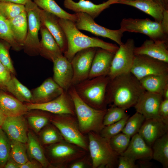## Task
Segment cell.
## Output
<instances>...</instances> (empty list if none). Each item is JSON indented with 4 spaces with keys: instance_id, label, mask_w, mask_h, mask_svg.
<instances>
[{
    "instance_id": "obj_1",
    "label": "cell",
    "mask_w": 168,
    "mask_h": 168,
    "mask_svg": "<svg viewBox=\"0 0 168 168\" xmlns=\"http://www.w3.org/2000/svg\"><path fill=\"white\" fill-rule=\"evenodd\" d=\"M145 91L139 80L131 72L123 74L110 79L106 102L126 110L133 107Z\"/></svg>"
},
{
    "instance_id": "obj_2",
    "label": "cell",
    "mask_w": 168,
    "mask_h": 168,
    "mask_svg": "<svg viewBox=\"0 0 168 168\" xmlns=\"http://www.w3.org/2000/svg\"><path fill=\"white\" fill-rule=\"evenodd\" d=\"M58 21L64 32L67 42V48L64 56L70 62L77 52L85 49L99 48L114 53L119 49V47L116 44L85 35L79 31L75 22L72 21L59 18Z\"/></svg>"
},
{
    "instance_id": "obj_3",
    "label": "cell",
    "mask_w": 168,
    "mask_h": 168,
    "mask_svg": "<svg viewBox=\"0 0 168 168\" xmlns=\"http://www.w3.org/2000/svg\"><path fill=\"white\" fill-rule=\"evenodd\" d=\"M73 103L79 129L83 134L93 132L100 134L105 126L103 121L106 110L93 108L83 101L77 95L73 86L68 90Z\"/></svg>"
},
{
    "instance_id": "obj_4",
    "label": "cell",
    "mask_w": 168,
    "mask_h": 168,
    "mask_svg": "<svg viewBox=\"0 0 168 168\" xmlns=\"http://www.w3.org/2000/svg\"><path fill=\"white\" fill-rule=\"evenodd\" d=\"M108 76H101L86 79L73 86L77 95L91 107L107 109V88L110 81Z\"/></svg>"
},
{
    "instance_id": "obj_5",
    "label": "cell",
    "mask_w": 168,
    "mask_h": 168,
    "mask_svg": "<svg viewBox=\"0 0 168 168\" xmlns=\"http://www.w3.org/2000/svg\"><path fill=\"white\" fill-rule=\"evenodd\" d=\"M88 149L93 168H112L118 166L119 155L111 148L109 140L98 133H88Z\"/></svg>"
},
{
    "instance_id": "obj_6",
    "label": "cell",
    "mask_w": 168,
    "mask_h": 168,
    "mask_svg": "<svg viewBox=\"0 0 168 168\" xmlns=\"http://www.w3.org/2000/svg\"><path fill=\"white\" fill-rule=\"evenodd\" d=\"M75 115L70 114H55L50 121L58 129L64 140L75 144L85 151L88 145L80 131Z\"/></svg>"
},
{
    "instance_id": "obj_7",
    "label": "cell",
    "mask_w": 168,
    "mask_h": 168,
    "mask_svg": "<svg viewBox=\"0 0 168 168\" xmlns=\"http://www.w3.org/2000/svg\"><path fill=\"white\" fill-rule=\"evenodd\" d=\"M28 22L27 32L23 49L30 56L39 54L40 42L38 34L41 22L40 16L41 9L32 0L25 5Z\"/></svg>"
},
{
    "instance_id": "obj_8",
    "label": "cell",
    "mask_w": 168,
    "mask_h": 168,
    "mask_svg": "<svg viewBox=\"0 0 168 168\" xmlns=\"http://www.w3.org/2000/svg\"><path fill=\"white\" fill-rule=\"evenodd\" d=\"M124 32L144 34L154 41H161L168 44V36L163 32L160 23L149 18H124L120 23Z\"/></svg>"
},
{
    "instance_id": "obj_9",
    "label": "cell",
    "mask_w": 168,
    "mask_h": 168,
    "mask_svg": "<svg viewBox=\"0 0 168 168\" xmlns=\"http://www.w3.org/2000/svg\"><path fill=\"white\" fill-rule=\"evenodd\" d=\"M135 43L133 39H128L125 43L119 46L113 58L109 73L110 79L123 74L130 72L135 55Z\"/></svg>"
},
{
    "instance_id": "obj_10",
    "label": "cell",
    "mask_w": 168,
    "mask_h": 168,
    "mask_svg": "<svg viewBox=\"0 0 168 168\" xmlns=\"http://www.w3.org/2000/svg\"><path fill=\"white\" fill-rule=\"evenodd\" d=\"M75 14V24L79 30H86L96 35L109 38L119 46L124 43L122 38L125 32L121 28L117 30L110 29L96 23L94 19L86 13L77 12Z\"/></svg>"
},
{
    "instance_id": "obj_11",
    "label": "cell",
    "mask_w": 168,
    "mask_h": 168,
    "mask_svg": "<svg viewBox=\"0 0 168 168\" xmlns=\"http://www.w3.org/2000/svg\"><path fill=\"white\" fill-rule=\"evenodd\" d=\"M85 150L65 140L51 144L47 149V153L52 163L65 165L82 158Z\"/></svg>"
},
{
    "instance_id": "obj_12",
    "label": "cell",
    "mask_w": 168,
    "mask_h": 168,
    "mask_svg": "<svg viewBox=\"0 0 168 168\" xmlns=\"http://www.w3.org/2000/svg\"><path fill=\"white\" fill-rule=\"evenodd\" d=\"M130 72L139 80L149 75L168 73V63L145 55H135Z\"/></svg>"
},
{
    "instance_id": "obj_13",
    "label": "cell",
    "mask_w": 168,
    "mask_h": 168,
    "mask_svg": "<svg viewBox=\"0 0 168 168\" xmlns=\"http://www.w3.org/2000/svg\"><path fill=\"white\" fill-rule=\"evenodd\" d=\"M28 110H39L54 114H70L75 115L74 104L68 91L55 99L42 103H28L25 104Z\"/></svg>"
},
{
    "instance_id": "obj_14",
    "label": "cell",
    "mask_w": 168,
    "mask_h": 168,
    "mask_svg": "<svg viewBox=\"0 0 168 168\" xmlns=\"http://www.w3.org/2000/svg\"><path fill=\"white\" fill-rule=\"evenodd\" d=\"M97 48L82 50L74 55L71 63L73 71L72 86L88 78L93 59Z\"/></svg>"
},
{
    "instance_id": "obj_15",
    "label": "cell",
    "mask_w": 168,
    "mask_h": 168,
    "mask_svg": "<svg viewBox=\"0 0 168 168\" xmlns=\"http://www.w3.org/2000/svg\"><path fill=\"white\" fill-rule=\"evenodd\" d=\"M163 100L161 94L145 91L133 106L145 119H160L159 114L160 105Z\"/></svg>"
},
{
    "instance_id": "obj_16",
    "label": "cell",
    "mask_w": 168,
    "mask_h": 168,
    "mask_svg": "<svg viewBox=\"0 0 168 168\" xmlns=\"http://www.w3.org/2000/svg\"><path fill=\"white\" fill-rule=\"evenodd\" d=\"M23 116L6 117L1 128L11 140L26 143L28 123Z\"/></svg>"
},
{
    "instance_id": "obj_17",
    "label": "cell",
    "mask_w": 168,
    "mask_h": 168,
    "mask_svg": "<svg viewBox=\"0 0 168 168\" xmlns=\"http://www.w3.org/2000/svg\"><path fill=\"white\" fill-rule=\"evenodd\" d=\"M119 0H108L102 3L96 4L89 0H79L76 2L73 0H64L65 8L77 12L86 13L93 19L98 17L104 10L110 5L118 4Z\"/></svg>"
},
{
    "instance_id": "obj_18",
    "label": "cell",
    "mask_w": 168,
    "mask_h": 168,
    "mask_svg": "<svg viewBox=\"0 0 168 168\" xmlns=\"http://www.w3.org/2000/svg\"><path fill=\"white\" fill-rule=\"evenodd\" d=\"M168 132V124L161 119H145L138 133L152 147L155 141Z\"/></svg>"
},
{
    "instance_id": "obj_19",
    "label": "cell",
    "mask_w": 168,
    "mask_h": 168,
    "mask_svg": "<svg viewBox=\"0 0 168 168\" xmlns=\"http://www.w3.org/2000/svg\"><path fill=\"white\" fill-rule=\"evenodd\" d=\"M54 81L64 91L72 86L73 71L71 62L64 55L53 62Z\"/></svg>"
},
{
    "instance_id": "obj_20",
    "label": "cell",
    "mask_w": 168,
    "mask_h": 168,
    "mask_svg": "<svg viewBox=\"0 0 168 168\" xmlns=\"http://www.w3.org/2000/svg\"><path fill=\"white\" fill-rule=\"evenodd\" d=\"M64 90L50 77L31 92V102L42 103L50 101L60 96Z\"/></svg>"
},
{
    "instance_id": "obj_21",
    "label": "cell",
    "mask_w": 168,
    "mask_h": 168,
    "mask_svg": "<svg viewBox=\"0 0 168 168\" xmlns=\"http://www.w3.org/2000/svg\"><path fill=\"white\" fill-rule=\"evenodd\" d=\"M40 16L41 23L54 37L64 54L67 49V42L64 32L59 23V18L41 9Z\"/></svg>"
},
{
    "instance_id": "obj_22",
    "label": "cell",
    "mask_w": 168,
    "mask_h": 168,
    "mask_svg": "<svg viewBox=\"0 0 168 168\" xmlns=\"http://www.w3.org/2000/svg\"><path fill=\"white\" fill-rule=\"evenodd\" d=\"M114 54L103 49L97 48L88 78L108 76Z\"/></svg>"
},
{
    "instance_id": "obj_23",
    "label": "cell",
    "mask_w": 168,
    "mask_h": 168,
    "mask_svg": "<svg viewBox=\"0 0 168 168\" xmlns=\"http://www.w3.org/2000/svg\"><path fill=\"white\" fill-rule=\"evenodd\" d=\"M168 44L161 41L146 40L140 46L135 47V55H145L168 63Z\"/></svg>"
},
{
    "instance_id": "obj_24",
    "label": "cell",
    "mask_w": 168,
    "mask_h": 168,
    "mask_svg": "<svg viewBox=\"0 0 168 168\" xmlns=\"http://www.w3.org/2000/svg\"><path fill=\"white\" fill-rule=\"evenodd\" d=\"M40 30L41 38L40 42L39 54L52 62L63 56L54 37L41 23Z\"/></svg>"
},
{
    "instance_id": "obj_25",
    "label": "cell",
    "mask_w": 168,
    "mask_h": 168,
    "mask_svg": "<svg viewBox=\"0 0 168 168\" xmlns=\"http://www.w3.org/2000/svg\"><path fill=\"white\" fill-rule=\"evenodd\" d=\"M125 151L120 155L127 156L136 161H147L152 159V150L137 133L131 137Z\"/></svg>"
},
{
    "instance_id": "obj_26",
    "label": "cell",
    "mask_w": 168,
    "mask_h": 168,
    "mask_svg": "<svg viewBox=\"0 0 168 168\" xmlns=\"http://www.w3.org/2000/svg\"><path fill=\"white\" fill-rule=\"evenodd\" d=\"M0 107L6 117L24 115L29 111L25 104L2 89H0Z\"/></svg>"
},
{
    "instance_id": "obj_27",
    "label": "cell",
    "mask_w": 168,
    "mask_h": 168,
    "mask_svg": "<svg viewBox=\"0 0 168 168\" xmlns=\"http://www.w3.org/2000/svg\"><path fill=\"white\" fill-rule=\"evenodd\" d=\"M118 4L135 7L153 17L156 21L160 23L164 10L153 0H119Z\"/></svg>"
},
{
    "instance_id": "obj_28",
    "label": "cell",
    "mask_w": 168,
    "mask_h": 168,
    "mask_svg": "<svg viewBox=\"0 0 168 168\" xmlns=\"http://www.w3.org/2000/svg\"><path fill=\"white\" fill-rule=\"evenodd\" d=\"M26 145L27 156L31 160H35L44 167L53 166L46 158L38 138L30 131L28 133Z\"/></svg>"
},
{
    "instance_id": "obj_29",
    "label": "cell",
    "mask_w": 168,
    "mask_h": 168,
    "mask_svg": "<svg viewBox=\"0 0 168 168\" xmlns=\"http://www.w3.org/2000/svg\"><path fill=\"white\" fill-rule=\"evenodd\" d=\"M8 20L15 40L23 48L26 38L28 29L27 16L26 11Z\"/></svg>"
},
{
    "instance_id": "obj_30",
    "label": "cell",
    "mask_w": 168,
    "mask_h": 168,
    "mask_svg": "<svg viewBox=\"0 0 168 168\" xmlns=\"http://www.w3.org/2000/svg\"><path fill=\"white\" fill-rule=\"evenodd\" d=\"M139 81L146 91L162 95L165 89L168 86V73L149 75Z\"/></svg>"
},
{
    "instance_id": "obj_31",
    "label": "cell",
    "mask_w": 168,
    "mask_h": 168,
    "mask_svg": "<svg viewBox=\"0 0 168 168\" xmlns=\"http://www.w3.org/2000/svg\"><path fill=\"white\" fill-rule=\"evenodd\" d=\"M5 91L12 94L22 102H31V92L13 75L5 88Z\"/></svg>"
},
{
    "instance_id": "obj_32",
    "label": "cell",
    "mask_w": 168,
    "mask_h": 168,
    "mask_svg": "<svg viewBox=\"0 0 168 168\" xmlns=\"http://www.w3.org/2000/svg\"><path fill=\"white\" fill-rule=\"evenodd\" d=\"M152 148V159L160 162L163 168L168 167V132L157 139Z\"/></svg>"
},
{
    "instance_id": "obj_33",
    "label": "cell",
    "mask_w": 168,
    "mask_h": 168,
    "mask_svg": "<svg viewBox=\"0 0 168 168\" xmlns=\"http://www.w3.org/2000/svg\"><path fill=\"white\" fill-rule=\"evenodd\" d=\"M41 9L52 14L59 18L67 19L75 22V13H68L61 8L54 0H32Z\"/></svg>"
},
{
    "instance_id": "obj_34",
    "label": "cell",
    "mask_w": 168,
    "mask_h": 168,
    "mask_svg": "<svg viewBox=\"0 0 168 168\" xmlns=\"http://www.w3.org/2000/svg\"><path fill=\"white\" fill-rule=\"evenodd\" d=\"M0 39L8 43L12 49L19 51L23 49L15 40L12 33L8 20L0 12Z\"/></svg>"
},
{
    "instance_id": "obj_35",
    "label": "cell",
    "mask_w": 168,
    "mask_h": 168,
    "mask_svg": "<svg viewBox=\"0 0 168 168\" xmlns=\"http://www.w3.org/2000/svg\"><path fill=\"white\" fill-rule=\"evenodd\" d=\"M26 143L11 140V150L9 157L19 164L25 163L29 160Z\"/></svg>"
},
{
    "instance_id": "obj_36",
    "label": "cell",
    "mask_w": 168,
    "mask_h": 168,
    "mask_svg": "<svg viewBox=\"0 0 168 168\" xmlns=\"http://www.w3.org/2000/svg\"><path fill=\"white\" fill-rule=\"evenodd\" d=\"M145 119L144 116L136 112L129 117L122 132L131 138L138 133Z\"/></svg>"
},
{
    "instance_id": "obj_37",
    "label": "cell",
    "mask_w": 168,
    "mask_h": 168,
    "mask_svg": "<svg viewBox=\"0 0 168 168\" xmlns=\"http://www.w3.org/2000/svg\"><path fill=\"white\" fill-rule=\"evenodd\" d=\"M48 124L44 127L40 132V138L43 144L51 145L63 140L59 131L54 126Z\"/></svg>"
},
{
    "instance_id": "obj_38",
    "label": "cell",
    "mask_w": 168,
    "mask_h": 168,
    "mask_svg": "<svg viewBox=\"0 0 168 168\" xmlns=\"http://www.w3.org/2000/svg\"><path fill=\"white\" fill-rule=\"evenodd\" d=\"M131 138L128 135L120 133L111 138L109 139V142L113 150L119 156L127 149Z\"/></svg>"
},
{
    "instance_id": "obj_39",
    "label": "cell",
    "mask_w": 168,
    "mask_h": 168,
    "mask_svg": "<svg viewBox=\"0 0 168 168\" xmlns=\"http://www.w3.org/2000/svg\"><path fill=\"white\" fill-rule=\"evenodd\" d=\"M25 11L24 5L10 2H0V12L8 20L13 18Z\"/></svg>"
},
{
    "instance_id": "obj_40",
    "label": "cell",
    "mask_w": 168,
    "mask_h": 168,
    "mask_svg": "<svg viewBox=\"0 0 168 168\" xmlns=\"http://www.w3.org/2000/svg\"><path fill=\"white\" fill-rule=\"evenodd\" d=\"M125 110L123 108L113 105L107 109L103 119L104 125L112 124L128 116Z\"/></svg>"
},
{
    "instance_id": "obj_41",
    "label": "cell",
    "mask_w": 168,
    "mask_h": 168,
    "mask_svg": "<svg viewBox=\"0 0 168 168\" xmlns=\"http://www.w3.org/2000/svg\"><path fill=\"white\" fill-rule=\"evenodd\" d=\"M51 117L46 113L30 114L27 118V122L31 128L36 133L48 124Z\"/></svg>"
},
{
    "instance_id": "obj_42",
    "label": "cell",
    "mask_w": 168,
    "mask_h": 168,
    "mask_svg": "<svg viewBox=\"0 0 168 168\" xmlns=\"http://www.w3.org/2000/svg\"><path fill=\"white\" fill-rule=\"evenodd\" d=\"M11 140L0 127V168L4 167L10 156Z\"/></svg>"
},
{
    "instance_id": "obj_43",
    "label": "cell",
    "mask_w": 168,
    "mask_h": 168,
    "mask_svg": "<svg viewBox=\"0 0 168 168\" xmlns=\"http://www.w3.org/2000/svg\"><path fill=\"white\" fill-rule=\"evenodd\" d=\"M129 117L128 115L112 124L105 126L100 134L109 140L112 137L122 132Z\"/></svg>"
},
{
    "instance_id": "obj_44",
    "label": "cell",
    "mask_w": 168,
    "mask_h": 168,
    "mask_svg": "<svg viewBox=\"0 0 168 168\" xmlns=\"http://www.w3.org/2000/svg\"><path fill=\"white\" fill-rule=\"evenodd\" d=\"M10 47L8 43L0 39V62L14 75L16 72L9 52Z\"/></svg>"
},
{
    "instance_id": "obj_45",
    "label": "cell",
    "mask_w": 168,
    "mask_h": 168,
    "mask_svg": "<svg viewBox=\"0 0 168 168\" xmlns=\"http://www.w3.org/2000/svg\"><path fill=\"white\" fill-rule=\"evenodd\" d=\"M13 75L9 70L0 62V86L5 91L6 86Z\"/></svg>"
},
{
    "instance_id": "obj_46",
    "label": "cell",
    "mask_w": 168,
    "mask_h": 168,
    "mask_svg": "<svg viewBox=\"0 0 168 168\" xmlns=\"http://www.w3.org/2000/svg\"><path fill=\"white\" fill-rule=\"evenodd\" d=\"M135 161L125 156L119 155L118 158V168H138V166Z\"/></svg>"
},
{
    "instance_id": "obj_47",
    "label": "cell",
    "mask_w": 168,
    "mask_h": 168,
    "mask_svg": "<svg viewBox=\"0 0 168 168\" xmlns=\"http://www.w3.org/2000/svg\"><path fill=\"white\" fill-rule=\"evenodd\" d=\"M159 116L166 124H168V99H163L160 105Z\"/></svg>"
},
{
    "instance_id": "obj_48",
    "label": "cell",
    "mask_w": 168,
    "mask_h": 168,
    "mask_svg": "<svg viewBox=\"0 0 168 168\" xmlns=\"http://www.w3.org/2000/svg\"><path fill=\"white\" fill-rule=\"evenodd\" d=\"M160 24L163 32L168 36V10H164Z\"/></svg>"
},
{
    "instance_id": "obj_49",
    "label": "cell",
    "mask_w": 168,
    "mask_h": 168,
    "mask_svg": "<svg viewBox=\"0 0 168 168\" xmlns=\"http://www.w3.org/2000/svg\"><path fill=\"white\" fill-rule=\"evenodd\" d=\"M42 167V165L35 160H29L24 164L19 165V168H39Z\"/></svg>"
},
{
    "instance_id": "obj_50",
    "label": "cell",
    "mask_w": 168,
    "mask_h": 168,
    "mask_svg": "<svg viewBox=\"0 0 168 168\" xmlns=\"http://www.w3.org/2000/svg\"><path fill=\"white\" fill-rule=\"evenodd\" d=\"M19 165L9 157L4 167L5 168H19Z\"/></svg>"
},
{
    "instance_id": "obj_51",
    "label": "cell",
    "mask_w": 168,
    "mask_h": 168,
    "mask_svg": "<svg viewBox=\"0 0 168 168\" xmlns=\"http://www.w3.org/2000/svg\"><path fill=\"white\" fill-rule=\"evenodd\" d=\"M85 164L84 161L79 160L72 164L70 166L71 168H83L85 167Z\"/></svg>"
},
{
    "instance_id": "obj_52",
    "label": "cell",
    "mask_w": 168,
    "mask_h": 168,
    "mask_svg": "<svg viewBox=\"0 0 168 168\" xmlns=\"http://www.w3.org/2000/svg\"><path fill=\"white\" fill-rule=\"evenodd\" d=\"M30 0H0L1 2H10L25 5Z\"/></svg>"
},
{
    "instance_id": "obj_53",
    "label": "cell",
    "mask_w": 168,
    "mask_h": 168,
    "mask_svg": "<svg viewBox=\"0 0 168 168\" xmlns=\"http://www.w3.org/2000/svg\"><path fill=\"white\" fill-rule=\"evenodd\" d=\"M161 5L165 10H168V0H153Z\"/></svg>"
},
{
    "instance_id": "obj_54",
    "label": "cell",
    "mask_w": 168,
    "mask_h": 168,
    "mask_svg": "<svg viewBox=\"0 0 168 168\" xmlns=\"http://www.w3.org/2000/svg\"><path fill=\"white\" fill-rule=\"evenodd\" d=\"M6 117L3 113L0 107V127H1Z\"/></svg>"
},
{
    "instance_id": "obj_55",
    "label": "cell",
    "mask_w": 168,
    "mask_h": 168,
    "mask_svg": "<svg viewBox=\"0 0 168 168\" xmlns=\"http://www.w3.org/2000/svg\"><path fill=\"white\" fill-rule=\"evenodd\" d=\"M162 96L163 99H168V86L164 90Z\"/></svg>"
},
{
    "instance_id": "obj_56",
    "label": "cell",
    "mask_w": 168,
    "mask_h": 168,
    "mask_svg": "<svg viewBox=\"0 0 168 168\" xmlns=\"http://www.w3.org/2000/svg\"><path fill=\"white\" fill-rule=\"evenodd\" d=\"M0 89H2V88H1L0 86Z\"/></svg>"
}]
</instances>
